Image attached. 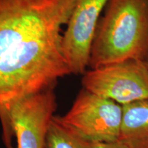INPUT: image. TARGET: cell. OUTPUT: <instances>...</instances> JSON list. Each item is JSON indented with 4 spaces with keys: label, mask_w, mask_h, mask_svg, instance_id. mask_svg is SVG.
I'll list each match as a JSON object with an SVG mask.
<instances>
[{
    "label": "cell",
    "mask_w": 148,
    "mask_h": 148,
    "mask_svg": "<svg viewBox=\"0 0 148 148\" xmlns=\"http://www.w3.org/2000/svg\"><path fill=\"white\" fill-rule=\"evenodd\" d=\"M119 140L132 148H148V98L122 106Z\"/></svg>",
    "instance_id": "52a82bcc"
},
{
    "label": "cell",
    "mask_w": 148,
    "mask_h": 148,
    "mask_svg": "<svg viewBox=\"0 0 148 148\" xmlns=\"http://www.w3.org/2000/svg\"><path fill=\"white\" fill-rule=\"evenodd\" d=\"M146 1H147V4H148V0H146Z\"/></svg>",
    "instance_id": "8fae6325"
},
{
    "label": "cell",
    "mask_w": 148,
    "mask_h": 148,
    "mask_svg": "<svg viewBox=\"0 0 148 148\" xmlns=\"http://www.w3.org/2000/svg\"><path fill=\"white\" fill-rule=\"evenodd\" d=\"M56 109L53 88L0 105L2 137L6 148H12L14 136L17 148H45L48 129Z\"/></svg>",
    "instance_id": "3957f363"
},
{
    "label": "cell",
    "mask_w": 148,
    "mask_h": 148,
    "mask_svg": "<svg viewBox=\"0 0 148 148\" xmlns=\"http://www.w3.org/2000/svg\"><path fill=\"white\" fill-rule=\"evenodd\" d=\"M77 0H0V105L53 88L71 74L62 27Z\"/></svg>",
    "instance_id": "6da1fadb"
},
{
    "label": "cell",
    "mask_w": 148,
    "mask_h": 148,
    "mask_svg": "<svg viewBox=\"0 0 148 148\" xmlns=\"http://www.w3.org/2000/svg\"><path fill=\"white\" fill-rule=\"evenodd\" d=\"M83 75V88L121 106L148 98L145 61H123L90 69Z\"/></svg>",
    "instance_id": "5b68a950"
},
{
    "label": "cell",
    "mask_w": 148,
    "mask_h": 148,
    "mask_svg": "<svg viewBox=\"0 0 148 148\" xmlns=\"http://www.w3.org/2000/svg\"><path fill=\"white\" fill-rule=\"evenodd\" d=\"M90 148H132L124 142L117 140L109 143H91Z\"/></svg>",
    "instance_id": "9c48e42d"
},
{
    "label": "cell",
    "mask_w": 148,
    "mask_h": 148,
    "mask_svg": "<svg viewBox=\"0 0 148 148\" xmlns=\"http://www.w3.org/2000/svg\"><path fill=\"white\" fill-rule=\"evenodd\" d=\"M91 143L85 141L53 116L49 124L45 148H90Z\"/></svg>",
    "instance_id": "ba28073f"
},
{
    "label": "cell",
    "mask_w": 148,
    "mask_h": 148,
    "mask_svg": "<svg viewBox=\"0 0 148 148\" xmlns=\"http://www.w3.org/2000/svg\"><path fill=\"white\" fill-rule=\"evenodd\" d=\"M109 0H77L62 34V51L70 73L84 74L103 9Z\"/></svg>",
    "instance_id": "8992f818"
},
{
    "label": "cell",
    "mask_w": 148,
    "mask_h": 148,
    "mask_svg": "<svg viewBox=\"0 0 148 148\" xmlns=\"http://www.w3.org/2000/svg\"><path fill=\"white\" fill-rule=\"evenodd\" d=\"M148 59L146 0H109L99 20L88 66L100 67L128 60Z\"/></svg>",
    "instance_id": "7a4b0ae2"
},
{
    "label": "cell",
    "mask_w": 148,
    "mask_h": 148,
    "mask_svg": "<svg viewBox=\"0 0 148 148\" xmlns=\"http://www.w3.org/2000/svg\"><path fill=\"white\" fill-rule=\"evenodd\" d=\"M123 109L108 98L82 89L61 121L77 136L89 143L119 140Z\"/></svg>",
    "instance_id": "277c9868"
},
{
    "label": "cell",
    "mask_w": 148,
    "mask_h": 148,
    "mask_svg": "<svg viewBox=\"0 0 148 148\" xmlns=\"http://www.w3.org/2000/svg\"><path fill=\"white\" fill-rule=\"evenodd\" d=\"M145 62L146 66H147V69H148V59L145 61Z\"/></svg>",
    "instance_id": "30bf717a"
}]
</instances>
